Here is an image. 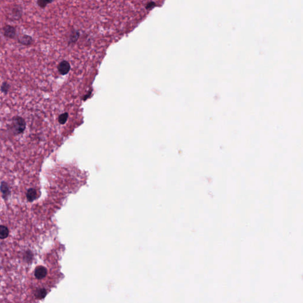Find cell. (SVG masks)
<instances>
[{"label":"cell","instance_id":"6da1fadb","mask_svg":"<svg viewBox=\"0 0 303 303\" xmlns=\"http://www.w3.org/2000/svg\"><path fill=\"white\" fill-rule=\"evenodd\" d=\"M25 126L26 123L24 119L20 116H15L12 118L10 130L13 134L19 135L24 132Z\"/></svg>","mask_w":303,"mask_h":303},{"label":"cell","instance_id":"7a4b0ae2","mask_svg":"<svg viewBox=\"0 0 303 303\" xmlns=\"http://www.w3.org/2000/svg\"><path fill=\"white\" fill-rule=\"evenodd\" d=\"M70 69H71V65L68 61H62L58 66V70L59 72L62 75H65L68 73Z\"/></svg>","mask_w":303,"mask_h":303},{"label":"cell","instance_id":"3957f363","mask_svg":"<svg viewBox=\"0 0 303 303\" xmlns=\"http://www.w3.org/2000/svg\"><path fill=\"white\" fill-rule=\"evenodd\" d=\"M3 35L7 38L13 39L16 35V30L12 25H7L3 28Z\"/></svg>","mask_w":303,"mask_h":303},{"label":"cell","instance_id":"277c9868","mask_svg":"<svg viewBox=\"0 0 303 303\" xmlns=\"http://www.w3.org/2000/svg\"><path fill=\"white\" fill-rule=\"evenodd\" d=\"M47 269L43 266L37 267L35 271V276L37 279H42L47 275Z\"/></svg>","mask_w":303,"mask_h":303},{"label":"cell","instance_id":"5b68a950","mask_svg":"<svg viewBox=\"0 0 303 303\" xmlns=\"http://www.w3.org/2000/svg\"><path fill=\"white\" fill-rule=\"evenodd\" d=\"M33 41V40L32 37L28 35H23L18 39V42L19 43L25 46L30 45L31 44H32Z\"/></svg>","mask_w":303,"mask_h":303},{"label":"cell","instance_id":"8992f818","mask_svg":"<svg viewBox=\"0 0 303 303\" xmlns=\"http://www.w3.org/2000/svg\"><path fill=\"white\" fill-rule=\"evenodd\" d=\"M37 197L36 190L34 188H30L27 190V194H26V197L27 199L29 201L32 202L35 199H36Z\"/></svg>","mask_w":303,"mask_h":303},{"label":"cell","instance_id":"52a82bcc","mask_svg":"<svg viewBox=\"0 0 303 303\" xmlns=\"http://www.w3.org/2000/svg\"><path fill=\"white\" fill-rule=\"evenodd\" d=\"M22 8L19 7H15L12 10V15L14 20H19L22 15Z\"/></svg>","mask_w":303,"mask_h":303},{"label":"cell","instance_id":"ba28073f","mask_svg":"<svg viewBox=\"0 0 303 303\" xmlns=\"http://www.w3.org/2000/svg\"><path fill=\"white\" fill-rule=\"evenodd\" d=\"M47 295V291L45 288H39L37 290L35 296L37 299L41 300L44 298Z\"/></svg>","mask_w":303,"mask_h":303},{"label":"cell","instance_id":"9c48e42d","mask_svg":"<svg viewBox=\"0 0 303 303\" xmlns=\"http://www.w3.org/2000/svg\"><path fill=\"white\" fill-rule=\"evenodd\" d=\"M9 234V231L8 228L4 226H1L0 227V237L1 239L7 238Z\"/></svg>","mask_w":303,"mask_h":303},{"label":"cell","instance_id":"30bf717a","mask_svg":"<svg viewBox=\"0 0 303 303\" xmlns=\"http://www.w3.org/2000/svg\"><path fill=\"white\" fill-rule=\"evenodd\" d=\"M80 36V34L77 31H73L71 34V36L69 37V44H72L75 43L79 39Z\"/></svg>","mask_w":303,"mask_h":303},{"label":"cell","instance_id":"8fae6325","mask_svg":"<svg viewBox=\"0 0 303 303\" xmlns=\"http://www.w3.org/2000/svg\"><path fill=\"white\" fill-rule=\"evenodd\" d=\"M1 192H2V194L3 195H7L9 194V192H10L9 187L7 184V183H5V182H1Z\"/></svg>","mask_w":303,"mask_h":303},{"label":"cell","instance_id":"7c38bea8","mask_svg":"<svg viewBox=\"0 0 303 303\" xmlns=\"http://www.w3.org/2000/svg\"><path fill=\"white\" fill-rule=\"evenodd\" d=\"M69 114L68 113H64L60 115V116L58 118V121L61 124H64L67 121L68 118Z\"/></svg>","mask_w":303,"mask_h":303},{"label":"cell","instance_id":"4fadbf2b","mask_svg":"<svg viewBox=\"0 0 303 303\" xmlns=\"http://www.w3.org/2000/svg\"><path fill=\"white\" fill-rule=\"evenodd\" d=\"M37 5L42 8H45L47 6V5L49 4L45 0H37Z\"/></svg>","mask_w":303,"mask_h":303},{"label":"cell","instance_id":"5bb4252c","mask_svg":"<svg viewBox=\"0 0 303 303\" xmlns=\"http://www.w3.org/2000/svg\"><path fill=\"white\" fill-rule=\"evenodd\" d=\"M10 86L7 82H3L1 86V91L3 93H7L9 90Z\"/></svg>","mask_w":303,"mask_h":303},{"label":"cell","instance_id":"9a60e30c","mask_svg":"<svg viewBox=\"0 0 303 303\" xmlns=\"http://www.w3.org/2000/svg\"><path fill=\"white\" fill-rule=\"evenodd\" d=\"M155 5V4L154 2H151L150 4H149L147 6H146V8L147 9H151L153 7H154V6Z\"/></svg>","mask_w":303,"mask_h":303},{"label":"cell","instance_id":"2e32d148","mask_svg":"<svg viewBox=\"0 0 303 303\" xmlns=\"http://www.w3.org/2000/svg\"><path fill=\"white\" fill-rule=\"evenodd\" d=\"M45 1H46L48 3V4H50V3L53 2V1H55V0H45Z\"/></svg>","mask_w":303,"mask_h":303}]
</instances>
